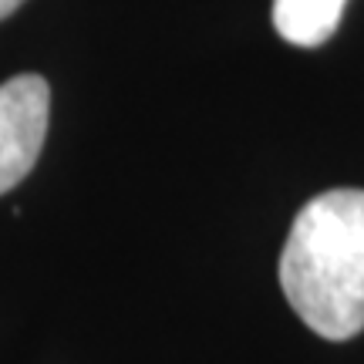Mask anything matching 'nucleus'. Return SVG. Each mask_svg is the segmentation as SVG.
Masks as SVG:
<instances>
[{
  "label": "nucleus",
  "mask_w": 364,
  "mask_h": 364,
  "mask_svg": "<svg viewBox=\"0 0 364 364\" xmlns=\"http://www.w3.org/2000/svg\"><path fill=\"white\" fill-rule=\"evenodd\" d=\"M280 287L314 334L364 331V189H331L297 213L280 253Z\"/></svg>",
  "instance_id": "1"
},
{
  "label": "nucleus",
  "mask_w": 364,
  "mask_h": 364,
  "mask_svg": "<svg viewBox=\"0 0 364 364\" xmlns=\"http://www.w3.org/2000/svg\"><path fill=\"white\" fill-rule=\"evenodd\" d=\"M51 118V88L41 75H17L0 85V196L34 169Z\"/></svg>",
  "instance_id": "2"
},
{
  "label": "nucleus",
  "mask_w": 364,
  "mask_h": 364,
  "mask_svg": "<svg viewBox=\"0 0 364 364\" xmlns=\"http://www.w3.org/2000/svg\"><path fill=\"white\" fill-rule=\"evenodd\" d=\"M348 0H273V27L287 44L317 48L341 24Z\"/></svg>",
  "instance_id": "3"
},
{
  "label": "nucleus",
  "mask_w": 364,
  "mask_h": 364,
  "mask_svg": "<svg viewBox=\"0 0 364 364\" xmlns=\"http://www.w3.org/2000/svg\"><path fill=\"white\" fill-rule=\"evenodd\" d=\"M21 4H24V0H0V21H4V17H11Z\"/></svg>",
  "instance_id": "4"
}]
</instances>
